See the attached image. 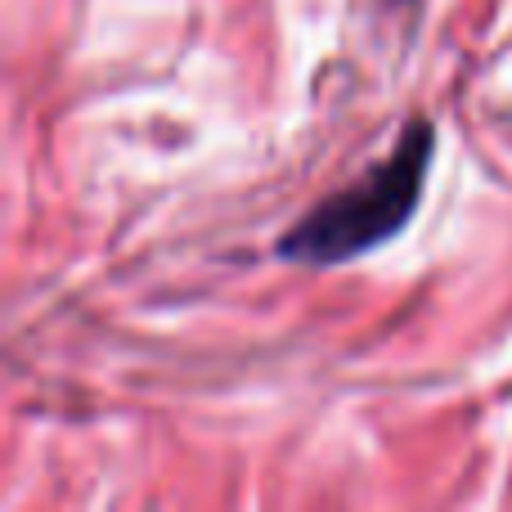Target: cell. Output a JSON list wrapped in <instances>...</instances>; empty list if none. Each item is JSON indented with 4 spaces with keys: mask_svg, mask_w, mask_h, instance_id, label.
<instances>
[{
    "mask_svg": "<svg viewBox=\"0 0 512 512\" xmlns=\"http://www.w3.org/2000/svg\"><path fill=\"white\" fill-rule=\"evenodd\" d=\"M432 140V126L414 122L400 135L387 162H378L369 176H360L342 194L324 198L315 212L301 216L288 230V239L279 243V252L292 261L337 265L387 243L414 216L418 198H423V176L432 167Z\"/></svg>",
    "mask_w": 512,
    "mask_h": 512,
    "instance_id": "obj_1",
    "label": "cell"
}]
</instances>
